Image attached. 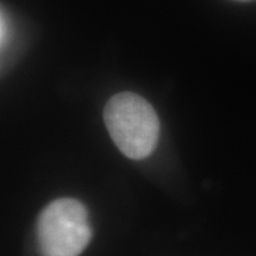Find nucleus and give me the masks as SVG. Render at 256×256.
<instances>
[{
	"label": "nucleus",
	"instance_id": "obj_1",
	"mask_svg": "<svg viewBox=\"0 0 256 256\" xmlns=\"http://www.w3.org/2000/svg\"><path fill=\"white\" fill-rule=\"evenodd\" d=\"M108 134L118 150L131 160H142L156 150L160 120L152 106L136 92L112 96L104 108Z\"/></svg>",
	"mask_w": 256,
	"mask_h": 256
},
{
	"label": "nucleus",
	"instance_id": "obj_2",
	"mask_svg": "<svg viewBox=\"0 0 256 256\" xmlns=\"http://www.w3.org/2000/svg\"><path fill=\"white\" fill-rule=\"evenodd\" d=\"M92 230L87 208L73 198L50 202L37 220V240L43 256H78Z\"/></svg>",
	"mask_w": 256,
	"mask_h": 256
},
{
	"label": "nucleus",
	"instance_id": "obj_3",
	"mask_svg": "<svg viewBox=\"0 0 256 256\" xmlns=\"http://www.w3.org/2000/svg\"><path fill=\"white\" fill-rule=\"evenodd\" d=\"M9 20L6 18V14H4V12H2V46H4V43L8 42V38H9Z\"/></svg>",
	"mask_w": 256,
	"mask_h": 256
},
{
	"label": "nucleus",
	"instance_id": "obj_4",
	"mask_svg": "<svg viewBox=\"0 0 256 256\" xmlns=\"http://www.w3.org/2000/svg\"><path fill=\"white\" fill-rule=\"evenodd\" d=\"M242 2H248V0H242Z\"/></svg>",
	"mask_w": 256,
	"mask_h": 256
}]
</instances>
